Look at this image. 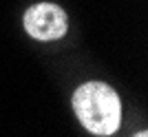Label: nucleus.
<instances>
[{
  "mask_svg": "<svg viewBox=\"0 0 148 137\" xmlns=\"http://www.w3.org/2000/svg\"><path fill=\"white\" fill-rule=\"evenodd\" d=\"M73 111L80 124L93 135L108 137L119 131L122 102L119 95L104 82H86L73 93Z\"/></svg>",
  "mask_w": 148,
  "mask_h": 137,
  "instance_id": "f257e3e1",
  "label": "nucleus"
},
{
  "mask_svg": "<svg viewBox=\"0 0 148 137\" xmlns=\"http://www.w3.org/2000/svg\"><path fill=\"white\" fill-rule=\"evenodd\" d=\"M25 29L36 40H58L66 33L69 18L64 9L51 2H40L25 11Z\"/></svg>",
  "mask_w": 148,
  "mask_h": 137,
  "instance_id": "f03ea898",
  "label": "nucleus"
},
{
  "mask_svg": "<svg viewBox=\"0 0 148 137\" xmlns=\"http://www.w3.org/2000/svg\"><path fill=\"white\" fill-rule=\"evenodd\" d=\"M135 137H148V133H146V131H142V133H137Z\"/></svg>",
  "mask_w": 148,
  "mask_h": 137,
  "instance_id": "7ed1b4c3",
  "label": "nucleus"
}]
</instances>
